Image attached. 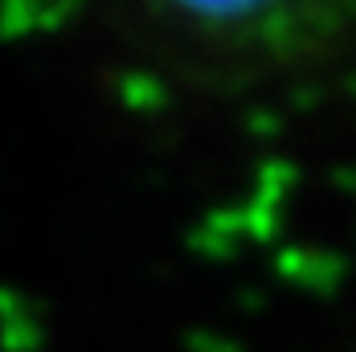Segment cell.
Wrapping results in <instances>:
<instances>
[{
	"mask_svg": "<svg viewBox=\"0 0 356 352\" xmlns=\"http://www.w3.org/2000/svg\"><path fill=\"white\" fill-rule=\"evenodd\" d=\"M156 70L201 90H291L356 58V0H90Z\"/></svg>",
	"mask_w": 356,
	"mask_h": 352,
	"instance_id": "6da1fadb",
	"label": "cell"
}]
</instances>
